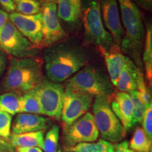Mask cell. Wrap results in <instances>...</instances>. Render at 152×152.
I'll return each instance as SVG.
<instances>
[{
    "label": "cell",
    "mask_w": 152,
    "mask_h": 152,
    "mask_svg": "<svg viewBox=\"0 0 152 152\" xmlns=\"http://www.w3.org/2000/svg\"><path fill=\"white\" fill-rule=\"evenodd\" d=\"M42 65V58L39 56L20 58L9 56L1 90L19 94L34 90L44 80Z\"/></svg>",
    "instance_id": "cell-1"
},
{
    "label": "cell",
    "mask_w": 152,
    "mask_h": 152,
    "mask_svg": "<svg viewBox=\"0 0 152 152\" xmlns=\"http://www.w3.org/2000/svg\"><path fill=\"white\" fill-rule=\"evenodd\" d=\"M44 60L47 77L57 83L71 78L88 63L87 54L82 49L64 45L50 47L45 53Z\"/></svg>",
    "instance_id": "cell-2"
},
{
    "label": "cell",
    "mask_w": 152,
    "mask_h": 152,
    "mask_svg": "<svg viewBox=\"0 0 152 152\" xmlns=\"http://www.w3.org/2000/svg\"><path fill=\"white\" fill-rule=\"evenodd\" d=\"M121 14V21L125 35L121 43V49L129 58L141 68V54L144 46L145 30L142 14L132 0H118Z\"/></svg>",
    "instance_id": "cell-3"
},
{
    "label": "cell",
    "mask_w": 152,
    "mask_h": 152,
    "mask_svg": "<svg viewBox=\"0 0 152 152\" xmlns=\"http://www.w3.org/2000/svg\"><path fill=\"white\" fill-rule=\"evenodd\" d=\"M93 118L99 134L111 143H119L126 135L122 124L110 106L106 96L95 97L93 103Z\"/></svg>",
    "instance_id": "cell-4"
},
{
    "label": "cell",
    "mask_w": 152,
    "mask_h": 152,
    "mask_svg": "<svg viewBox=\"0 0 152 152\" xmlns=\"http://www.w3.org/2000/svg\"><path fill=\"white\" fill-rule=\"evenodd\" d=\"M69 87L94 96H109L114 92L109 77L92 65L80 70L66 82Z\"/></svg>",
    "instance_id": "cell-5"
},
{
    "label": "cell",
    "mask_w": 152,
    "mask_h": 152,
    "mask_svg": "<svg viewBox=\"0 0 152 152\" xmlns=\"http://www.w3.org/2000/svg\"><path fill=\"white\" fill-rule=\"evenodd\" d=\"M85 40L98 49L107 50L113 45L111 34L104 28L98 0H90L83 14Z\"/></svg>",
    "instance_id": "cell-6"
},
{
    "label": "cell",
    "mask_w": 152,
    "mask_h": 152,
    "mask_svg": "<svg viewBox=\"0 0 152 152\" xmlns=\"http://www.w3.org/2000/svg\"><path fill=\"white\" fill-rule=\"evenodd\" d=\"M0 49L9 56L27 58L37 56L38 49L9 20L0 30Z\"/></svg>",
    "instance_id": "cell-7"
},
{
    "label": "cell",
    "mask_w": 152,
    "mask_h": 152,
    "mask_svg": "<svg viewBox=\"0 0 152 152\" xmlns=\"http://www.w3.org/2000/svg\"><path fill=\"white\" fill-rule=\"evenodd\" d=\"M35 90L42 115L59 120L63 107L64 87L59 83L44 79Z\"/></svg>",
    "instance_id": "cell-8"
},
{
    "label": "cell",
    "mask_w": 152,
    "mask_h": 152,
    "mask_svg": "<svg viewBox=\"0 0 152 152\" xmlns=\"http://www.w3.org/2000/svg\"><path fill=\"white\" fill-rule=\"evenodd\" d=\"M94 96L69 87L64 89L61 118L68 126L83 116L92 105Z\"/></svg>",
    "instance_id": "cell-9"
},
{
    "label": "cell",
    "mask_w": 152,
    "mask_h": 152,
    "mask_svg": "<svg viewBox=\"0 0 152 152\" xmlns=\"http://www.w3.org/2000/svg\"><path fill=\"white\" fill-rule=\"evenodd\" d=\"M99 134L93 115L87 112L71 125L64 126L63 142L64 148L66 149L84 142H96Z\"/></svg>",
    "instance_id": "cell-10"
},
{
    "label": "cell",
    "mask_w": 152,
    "mask_h": 152,
    "mask_svg": "<svg viewBox=\"0 0 152 152\" xmlns=\"http://www.w3.org/2000/svg\"><path fill=\"white\" fill-rule=\"evenodd\" d=\"M42 16V41L41 49L50 47L55 44L64 41L67 34L61 26L56 13V4L47 3L43 4Z\"/></svg>",
    "instance_id": "cell-11"
},
{
    "label": "cell",
    "mask_w": 152,
    "mask_h": 152,
    "mask_svg": "<svg viewBox=\"0 0 152 152\" xmlns=\"http://www.w3.org/2000/svg\"><path fill=\"white\" fill-rule=\"evenodd\" d=\"M9 20L35 48L41 49L43 37L42 13L27 16L13 12L9 15Z\"/></svg>",
    "instance_id": "cell-12"
},
{
    "label": "cell",
    "mask_w": 152,
    "mask_h": 152,
    "mask_svg": "<svg viewBox=\"0 0 152 152\" xmlns=\"http://www.w3.org/2000/svg\"><path fill=\"white\" fill-rule=\"evenodd\" d=\"M102 21L107 31L111 34L114 44L121 45L125 35L118 6L117 0H100Z\"/></svg>",
    "instance_id": "cell-13"
},
{
    "label": "cell",
    "mask_w": 152,
    "mask_h": 152,
    "mask_svg": "<svg viewBox=\"0 0 152 152\" xmlns=\"http://www.w3.org/2000/svg\"><path fill=\"white\" fill-rule=\"evenodd\" d=\"M107 98L111 110L127 132L133 127V104L130 94L118 91L113 92Z\"/></svg>",
    "instance_id": "cell-14"
},
{
    "label": "cell",
    "mask_w": 152,
    "mask_h": 152,
    "mask_svg": "<svg viewBox=\"0 0 152 152\" xmlns=\"http://www.w3.org/2000/svg\"><path fill=\"white\" fill-rule=\"evenodd\" d=\"M51 121L47 118L37 114L19 113L15 118L12 125V134L45 130L50 124Z\"/></svg>",
    "instance_id": "cell-15"
},
{
    "label": "cell",
    "mask_w": 152,
    "mask_h": 152,
    "mask_svg": "<svg viewBox=\"0 0 152 152\" xmlns=\"http://www.w3.org/2000/svg\"><path fill=\"white\" fill-rule=\"evenodd\" d=\"M99 50L104 56L110 80L113 86L115 87L126 56L123 55L121 47L115 44H113L107 50L104 49H99Z\"/></svg>",
    "instance_id": "cell-16"
},
{
    "label": "cell",
    "mask_w": 152,
    "mask_h": 152,
    "mask_svg": "<svg viewBox=\"0 0 152 152\" xmlns=\"http://www.w3.org/2000/svg\"><path fill=\"white\" fill-rule=\"evenodd\" d=\"M138 67L132 60L126 56L124 66L119 74L115 85L119 92L129 93L137 90Z\"/></svg>",
    "instance_id": "cell-17"
},
{
    "label": "cell",
    "mask_w": 152,
    "mask_h": 152,
    "mask_svg": "<svg viewBox=\"0 0 152 152\" xmlns=\"http://www.w3.org/2000/svg\"><path fill=\"white\" fill-rule=\"evenodd\" d=\"M45 130L23 133L11 134L9 144L13 147H39L42 149Z\"/></svg>",
    "instance_id": "cell-18"
},
{
    "label": "cell",
    "mask_w": 152,
    "mask_h": 152,
    "mask_svg": "<svg viewBox=\"0 0 152 152\" xmlns=\"http://www.w3.org/2000/svg\"><path fill=\"white\" fill-rule=\"evenodd\" d=\"M142 63L145 70L149 86L151 87L152 83V27L151 23L147 24L145 30V37L143 46Z\"/></svg>",
    "instance_id": "cell-19"
},
{
    "label": "cell",
    "mask_w": 152,
    "mask_h": 152,
    "mask_svg": "<svg viewBox=\"0 0 152 152\" xmlns=\"http://www.w3.org/2000/svg\"><path fill=\"white\" fill-rule=\"evenodd\" d=\"M65 149L72 152H115V145L101 139L96 142L77 144Z\"/></svg>",
    "instance_id": "cell-20"
},
{
    "label": "cell",
    "mask_w": 152,
    "mask_h": 152,
    "mask_svg": "<svg viewBox=\"0 0 152 152\" xmlns=\"http://www.w3.org/2000/svg\"><path fill=\"white\" fill-rule=\"evenodd\" d=\"M56 13L58 18L68 23L78 20L81 12L76 9L71 0H56Z\"/></svg>",
    "instance_id": "cell-21"
},
{
    "label": "cell",
    "mask_w": 152,
    "mask_h": 152,
    "mask_svg": "<svg viewBox=\"0 0 152 152\" xmlns=\"http://www.w3.org/2000/svg\"><path fill=\"white\" fill-rule=\"evenodd\" d=\"M20 113L42 115L40 106L35 89L20 95Z\"/></svg>",
    "instance_id": "cell-22"
},
{
    "label": "cell",
    "mask_w": 152,
    "mask_h": 152,
    "mask_svg": "<svg viewBox=\"0 0 152 152\" xmlns=\"http://www.w3.org/2000/svg\"><path fill=\"white\" fill-rule=\"evenodd\" d=\"M20 94L7 92L0 94V111L8 113L13 116L20 113Z\"/></svg>",
    "instance_id": "cell-23"
},
{
    "label": "cell",
    "mask_w": 152,
    "mask_h": 152,
    "mask_svg": "<svg viewBox=\"0 0 152 152\" xmlns=\"http://www.w3.org/2000/svg\"><path fill=\"white\" fill-rule=\"evenodd\" d=\"M151 140H150L146 135L143 129L137 127L133 133L129 143V148L133 151L151 152Z\"/></svg>",
    "instance_id": "cell-24"
},
{
    "label": "cell",
    "mask_w": 152,
    "mask_h": 152,
    "mask_svg": "<svg viewBox=\"0 0 152 152\" xmlns=\"http://www.w3.org/2000/svg\"><path fill=\"white\" fill-rule=\"evenodd\" d=\"M59 131L58 125H54L46 133L45 137H44L43 152H58Z\"/></svg>",
    "instance_id": "cell-25"
},
{
    "label": "cell",
    "mask_w": 152,
    "mask_h": 152,
    "mask_svg": "<svg viewBox=\"0 0 152 152\" xmlns=\"http://www.w3.org/2000/svg\"><path fill=\"white\" fill-rule=\"evenodd\" d=\"M42 7L38 0H20L17 2L16 10L23 15H36L42 12Z\"/></svg>",
    "instance_id": "cell-26"
},
{
    "label": "cell",
    "mask_w": 152,
    "mask_h": 152,
    "mask_svg": "<svg viewBox=\"0 0 152 152\" xmlns=\"http://www.w3.org/2000/svg\"><path fill=\"white\" fill-rule=\"evenodd\" d=\"M137 92L140 99L146 106L151 104V96L149 92V89L144 81V73L141 68H139L137 71Z\"/></svg>",
    "instance_id": "cell-27"
},
{
    "label": "cell",
    "mask_w": 152,
    "mask_h": 152,
    "mask_svg": "<svg viewBox=\"0 0 152 152\" xmlns=\"http://www.w3.org/2000/svg\"><path fill=\"white\" fill-rule=\"evenodd\" d=\"M133 104V114H132V124L133 126L137 123H141L143 118L144 112L147 106L142 103L139 98L137 90L129 93Z\"/></svg>",
    "instance_id": "cell-28"
},
{
    "label": "cell",
    "mask_w": 152,
    "mask_h": 152,
    "mask_svg": "<svg viewBox=\"0 0 152 152\" xmlns=\"http://www.w3.org/2000/svg\"><path fill=\"white\" fill-rule=\"evenodd\" d=\"M11 123H12V115L0 111V137L3 140H9L11 136Z\"/></svg>",
    "instance_id": "cell-29"
},
{
    "label": "cell",
    "mask_w": 152,
    "mask_h": 152,
    "mask_svg": "<svg viewBox=\"0 0 152 152\" xmlns=\"http://www.w3.org/2000/svg\"><path fill=\"white\" fill-rule=\"evenodd\" d=\"M143 130L146 135L152 141V104L147 106L142 121Z\"/></svg>",
    "instance_id": "cell-30"
},
{
    "label": "cell",
    "mask_w": 152,
    "mask_h": 152,
    "mask_svg": "<svg viewBox=\"0 0 152 152\" xmlns=\"http://www.w3.org/2000/svg\"><path fill=\"white\" fill-rule=\"evenodd\" d=\"M0 5L7 13H13L16 10V4L13 0H0Z\"/></svg>",
    "instance_id": "cell-31"
},
{
    "label": "cell",
    "mask_w": 152,
    "mask_h": 152,
    "mask_svg": "<svg viewBox=\"0 0 152 152\" xmlns=\"http://www.w3.org/2000/svg\"><path fill=\"white\" fill-rule=\"evenodd\" d=\"M7 54L0 49V77L2 76L4 73L8 63Z\"/></svg>",
    "instance_id": "cell-32"
},
{
    "label": "cell",
    "mask_w": 152,
    "mask_h": 152,
    "mask_svg": "<svg viewBox=\"0 0 152 152\" xmlns=\"http://www.w3.org/2000/svg\"><path fill=\"white\" fill-rule=\"evenodd\" d=\"M115 152H133V151L129 148L128 141H123L115 145Z\"/></svg>",
    "instance_id": "cell-33"
},
{
    "label": "cell",
    "mask_w": 152,
    "mask_h": 152,
    "mask_svg": "<svg viewBox=\"0 0 152 152\" xmlns=\"http://www.w3.org/2000/svg\"><path fill=\"white\" fill-rule=\"evenodd\" d=\"M137 6H140L142 9L151 11L152 9V0H132Z\"/></svg>",
    "instance_id": "cell-34"
},
{
    "label": "cell",
    "mask_w": 152,
    "mask_h": 152,
    "mask_svg": "<svg viewBox=\"0 0 152 152\" xmlns=\"http://www.w3.org/2000/svg\"><path fill=\"white\" fill-rule=\"evenodd\" d=\"M9 21V14L5 11L0 9V30Z\"/></svg>",
    "instance_id": "cell-35"
},
{
    "label": "cell",
    "mask_w": 152,
    "mask_h": 152,
    "mask_svg": "<svg viewBox=\"0 0 152 152\" xmlns=\"http://www.w3.org/2000/svg\"><path fill=\"white\" fill-rule=\"evenodd\" d=\"M16 152H43L39 147H16Z\"/></svg>",
    "instance_id": "cell-36"
},
{
    "label": "cell",
    "mask_w": 152,
    "mask_h": 152,
    "mask_svg": "<svg viewBox=\"0 0 152 152\" xmlns=\"http://www.w3.org/2000/svg\"><path fill=\"white\" fill-rule=\"evenodd\" d=\"M0 152H15L14 147L9 144H0Z\"/></svg>",
    "instance_id": "cell-37"
},
{
    "label": "cell",
    "mask_w": 152,
    "mask_h": 152,
    "mask_svg": "<svg viewBox=\"0 0 152 152\" xmlns=\"http://www.w3.org/2000/svg\"><path fill=\"white\" fill-rule=\"evenodd\" d=\"M71 1L76 9L81 12V0H71Z\"/></svg>",
    "instance_id": "cell-38"
},
{
    "label": "cell",
    "mask_w": 152,
    "mask_h": 152,
    "mask_svg": "<svg viewBox=\"0 0 152 152\" xmlns=\"http://www.w3.org/2000/svg\"><path fill=\"white\" fill-rule=\"evenodd\" d=\"M39 1L40 3H42L43 4L47 3H56V0H39Z\"/></svg>",
    "instance_id": "cell-39"
},
{
    "label": "cell",
    "mask_w": 152,
    "mask_h": 152,
    "mask_svg": "<svg viewBox=\"0 0 152 152\" xmlns=\"http://www.w3.org/2000/svg\"><path fill=\"white\" fill-rule=\"evenodd\" d=\"M0 144H9V142H8L7 141H6V140H3L2 138L0 137Z\"/></svg>",
    "instance_id": "cell-40"
},
{
    "label": "cell",
    "mask_w": 152,
    "mask_h": 152,
    "mask_svg": "<svg viewBox=\"0 0 152 152\" xmlns=\"http://www.w3.org/2000/svg\"><path fill=\"white\" fill-rule=\"evenodd\" d=\"M13 1H14V2H18V1H20V0H13Z\"/></svg>",
    "instance_id": "cell-41"
},
{
    "label": "cell",
    "mask_w": 152,
    "mask_h": 152,
    "mask_svg": "<svg viewBox=\"0 0 152 152\" xmlns=\"http://www.w3.org/2000/svg\"><path fill=\"white\" fill-rule=\"evenodd\" d=\"M133 152H137V151H133Z\"/></svg>",
    "instance_id": "cell-42"
},
{
    "label": "cell",
    "mask_w": 152,
    "mask_h": 152,
    "mask_svg": "<svg viewBox=\"0 0 152 152\" xmlns=\"http://www.w3.org/2000/svg\"><path fill=\"white\" fill-rule=\"evenodd\" d=\"M69 152H72V151H69Z\"/></svg>",
    "instance_id": "cell-43"
}]
</instances>
